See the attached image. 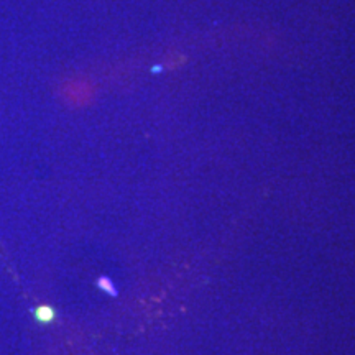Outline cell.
I'll return each mask as SVG.
<instances>
[{
	"label": "cell",
	"mask_w": 355,
	"mask_h": 355,
	"mask_svg": "<svg viewBox=\"0 0 355 355\" xmlns=\"http://www.w3.org/2000/svg\"><path fill=\"white\" fill-rule=\"evenodd\" d=\"M61 94L68 104H83L91 96V87L84 83H68L61 87Z\"/></svg>",
	"instance_id": "1"
},
{
	"label": "cell",
	"mask_w": 355,
	"mask_h": 355,
	"mask_svg": "<svg viewBox=\"0 0 355 355\" xmlns=\"http://www.w3.org/2000/svg\"><path fill=\"white\" fill-rule=\"evenodd\" d=\"M33 318H35V321L40 324H50L55 321L56 311H55V308H51V306L42 304V306H38V308L33 309Z\"/></svg>",
	"instance_id": "2"
},
{
	"label": "cell",
	"mask_w": 355,
	"mask_h": 355,
	"mask_svg": "<svg viewBox=\"0 0 355 355\" xmlns=\"http://www.w3.org/2000/svg\"><path fill=\"white\" fill-rule=\"evenodd\" d=\"M97 286H99L102 291L107 293V295H110V296H117L119 295L117 290H115L114 283L110 282L107 277H101L99 279H97Z\"/></svg>",
	"instance_id": "3"
}]
</instances>
